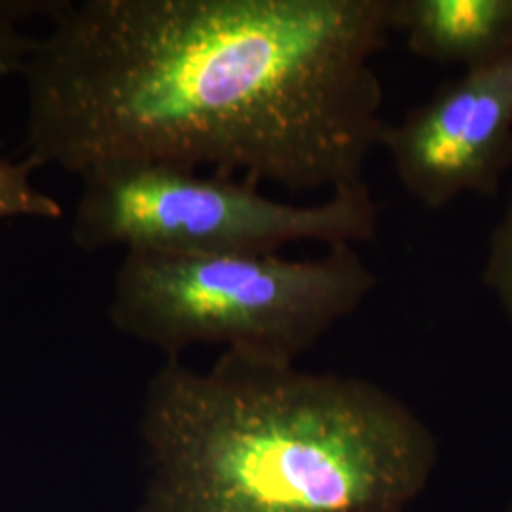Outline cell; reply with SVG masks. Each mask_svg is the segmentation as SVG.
Segmentation results:
<instances>
[{"label":"cell","mask_w":512,"mask_h":512,"mask_svg":"<svg viewBox=\"0 0 512 512\" xmlns=\"http://www.w3.org/2000/svg\"><path fill=\"white\" fill-rule=\"evenodd\" d=\"M393 0H54L25 84V160H139L291 192L365 183Z\"/></svg>","instance_id":"obj_1"},{"label":"cell","mask_w":512,"mask_h":512,"mask_svg":"<svg viewBox=\"0 0 512 512\" xmlns=\"http://www.w3.org/2000/svg\"><path fill=\"white\" fill-rule=\"evenodd\" d=\"M143 512H404L437 467L420 416L363 378L243 351L167 359L141 418Z\"/></svg>","instance_id":"obj_2"},{"label":"cell","mask_w":512,"mask_h":512,"mask_svg":"<svg viewBox=\"0 0 512 512\" xmlns=\"http://www.w3.org/2000/svg\"><path fill=\"white\" fill-rule=\"evenodd\" d=\"M378 275L353 245L317 258L126 253L114 275V329L167 359L222 346L296 363L359 310Z\"/></svg>","instance_id":"obj_3"},{"label":"cell","mask_w":512,"mask_h":512,"mask_svg":"<svg viewBox=\"0 0 512 512\" xmlns=\"http://www.w3.org/2000/svg\"><path fill=\"white\" fill-rule=\"evenodd\" d=\"M71 238L82 251L124 247L164 255H279L294 243L327 249L378 234L366 184L319 203L279 202L247 181L165 162H109L80 175Z\"/></svg>","instance_id":"obj_4"},{"label":"cell","mask_w":512,"mask_h":512,"mask_svg":"<svg viewBox=\"0 0 512 512\" xmlns=\"http://www.w3.org/2000/svg\"><path fill=\"white\" fill-rule=\"evenodd\" d=\"M380 147L404 190L429 211L463 194L494 196L512 158V52L446 82Z\"/></svg>","instance_id":"obj_5"},{"label":"cell","mask_w":512,"mask_h":512,"mask_svg":"<svg viewBox=\"0 0 512 512\" xmlns=\"http://www.w3.org/2000/svg\"><path fill=\"white\" fill-rule=\"evenodd\" d=\"M391 21L412 54L439 65L469 71L512 52V0H393Z\"/></svg>","instance_id":"obj_6"},{"label":"cell","mask_w":512,"mask_h":512,"mask_svg":"<svg viewBox=\"0 0 512 512\" xmlns=\"http://www.w3.org/2000/svg\"><path fill=\"white\" fill-rule=\"evenodd\" d=\"M33 171L27 160H12L0 141V220L65 217L63 205L33 183Z\"/></svg>","instance_id":"obj_7"},{"label":"cell","mask_w":512,"mask_h":512,"mask_svg":"<svg viewBox=\"0 0 512 512\" xmlns=\"http://www.w3.org/2000/svg\"><path fill=\"white\" fill-rule=\"evenodd\" d=\"M48 0H0V80L23 74L35 38L27 37L23 21L35 14H48Z\"/></svg>","instance_id":"obj_8"},{"label":"cell","mask_w":512,"mask_h":512,"mask_svg":"<svg viewBox=\"0 0 512 512\" xmlns=\"http://www.w3.org/2000/svg\"><path fill=\"white\" fill-rule=\"evenodd\" d=\"M482 283L512 325V190L507 207L490 234Z\"/></svg>","instance_id":"obj_9"},{"label":"cell","mask_w":512,"mask_h":512,"mask_svg":"<svg viewBox=\"0 0 512 512\" xmlns=\"http://www.w3.org/2000/svg\"><path fill=\"white\" fill-rule=\"evenodd\" d=\"M507 512H512V503L509 505V509H507Z\"/></svg>","instance_id":"obj_10"}]
</instances>
